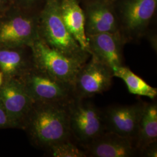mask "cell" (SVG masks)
<instances>
[{
  "instance_id": "1",
  "label": "cell",
  "mask_w": 157,
  "mask_h": 157,
  "mask_svg": "<svg viewBox=\"0 0 157 157\" xmlns=\"http://www.w3.org/2000/svg\"><path fill=\"white\" fill-rule=\"evenodd\" d=\"M67 104L34 103L23 129L34 146L45 151L58 143L71 140Z\"/></svg>"
},
{
  "instance_id": "2",
  "label": "cell",
  "mask_w": 157,
  "mask_h": 157,
  "mask_svg": "<svg viewBox=\"0 0 157 157\" xmlns=\"http://www.w3.org/2000/svg\"><path fill=\"white\" fill-rule=\"evenodd\" d=\"M39 38L47 45L65 56L84 63L91 55L79 45L64 24L59 0H46L39 13Z\"/></svg>"
},
{
  "instance_id": "3",
  "label": "cell",
  "mask_w": 157,
  "mask_h": 157,
  "mask_svg": "<svg viewBox=\"0 0 157 157\" xmlns=\"http://www.w3.org/2000/svg\"><path fill=\"white\" fill-rule=\"evenodd\" d=\"M114 4L119 33L126 43L145 36L157 12V0H117Z\"/></svg>"
},
{
  "instance_id": "4",
  "label": "cell",
  "mask_w": 157,
  "mask_h": 157,
  "mask_svg": "<svg viewBox=\"0 0 157 157\" xmlns=\"http://www.w3.org/2000/svg\"><path fill=\"white\" fill-rule=\"evenodd\" d=\"M39 38V14L13 5L0 14V46L30 47Z\"/></svg>"
},
{
  "instance_id": "5",
  "label": "cell",
  "mask_w": 157,
  "mask_h": 157,
  "mask_svg": "<svg viewBox=\"0 0 157 157\" xmlns=\"http://www.w3.org/2000/svg\"><path fill=\"white\" fill-rule=\"evenodd\" d=\"M34 102L67 104L75 98L73 86L34 65L18 78Z\"/></svg>"
},
{
  "instance_id": "6",
  "label": "cell",
  "mask_w": 157,
  "mask_h": 157,
  "mask_svg": "<svg viewBox=\"0 0 157 157\" xmlns=\"http://www.w3.org/2000/svg\"><path fill=\"white\" fill-rule=\"evenodd\" d=\"M85 100L75 98L67 104L72 137L81 147L106 131L103 112Z\"/></svg>"
},
{
  "instance_id": "7",
  "label": "cell",
  "mask_w": 157,
  "mask_h": 157,
  "mask_svg": "<svg viewBox=\"0 0 157 157\" xmlns=\"http://www.w3.org/2000/svg\"><path fill=\"white\" fill-rule=\"evenodd\" d=\"M30 47L36 67L73 87L76 75L83 63L51 48L40 38Z\"/></svg>"
},
{
  "instance_id": "8",
  "label": "cell",
  "mask_w": 157,
  "mask_h": 157,
  "mask_svg": "<svg viewBox=\"0 0 157 157\" xmlns=\"http://www.w3.org/2000/svg\"><path fill=\"white\" fill-rule=\"evenodd\" d=\"M113 77L111 67L90 56L82 65L75 78L73 84L75 98L87 99L106 91L111 86Z\"/></svg>"
},
{
  "instance_id": "9",
  "label": "cell",
  "mask_w": 157,
  "mask_h": 157,
  "mask_svg": "<svg viewBox=\"0 0 157 157\" xmlns=\"http://www.w3.org/2000/svg\"><path fill=\"white\" fill-rule=\"evenodd\" d=\"M0 100L13 128L23 130L34 102L18 78H4L0 86Z\"/></svg>"
},
{
  "instance_id": "10",
  "label": "cell",
  "mask_w": 157,
  "mask_h": 157,
  "mask_svg": "<svg viewBox=\"0 0 157 157\" xmlns=\"http://www.w3.org/2000/svg\"><path fill=\"white\" fill-rule=\"evenodd\" d=\"M80 5L84 12L87 36L104 33H119L114 1L84 0Z\"/></svg>"
},
{
  "instance_id": "11",
  "label": "cell",
  "mask_w": 157,
  "mask_h": 157,
  "mask_svg": "<svg viewBox=\"0 0 157 157\" xmlns=\"http://www.w3.org/2000/svg\"><path fill=\"white\" fill-rule=\"evenodd\" d=\"M146 102L129 105H112L102 111L105 129L135 140ZM136 143V142H135Z\"/></svg>"
},
{
  "instance_id": "12",
  "label": "cell",
  "mask_w": 157,
  "mask_h": 157,
  "mask_svg": "<svg viewBox=\"0 0 157 157\" xmlns=\"http://www.w3.org/2000/svg\"><path fill=\"white\" fill-rule=\"evenodd\" d=\"M82 147L87 157H132L139 154L134 139L107 131Z\"/></svg>"
},
{
  "instance_id": "13",
  "label": "cell",
  "mask_w": 157,
  "mask_h": 157,
  "mask_svg": "<svg viewBox=\"0 0 157 157\" xmlns=\"http://www.w3.org/2000/svg\"><path fill=\"white\" fill-rule=\"evenodd\" d=\"M91 56L112 68L124 65L123 48L126 43L119 33H104L87 36Z\"/></svg>"
},
{
  "instance_id": "14",
  "label": "cell",
  "mask_w": 157,
  "mask_h": 157,
  "mask_svg": "<svg viewBox=\"0 0 157 157\" xmlns=\"http://www.w3.org/2000/svg\"><path fill=\"white\" fill-rule=\"evenodd\" d=\"M33 65L30 47L0 46V69L4 78H19Z\"/></svg>"
},
{
  "instance_id": "15",
  "label": "cell",
  "mask_w": 157,
  "mask_h": 157,
  "mask_svg": "<svg viewBox=\"0 0 157 157\" xmlns=\"http://www.w3.org/2000/svg\"><path fill=\"white\" fill-rule=\"evenodd\" d=\"M59 5L62 20L67 30L82 48L89 53L84 12L80 3L78 0H59Z\"/></svg>"
},
{
  "instance_id": "16",
  "label": "cell",
  "mask_w": 157,
  "mask_h": 157,
  "mask_svg": "<svg viewBox=\"0 0 157 157\" xmlns=\"http://www.w3.org/2000/svg\"><path fill=\"white\" fill-rule=\"evenodd\" d=\"M156 141H157V103H146L135 139L136 146L139 152V155L143 148Z\"/></svg>"
},
{
  "instance_id": "17",
  "label": "cell",
  "mask_w": 157,
  "mask_h": 157,
  "mask_svg": "<svg viewBox=\"0 0 157 157\" xmlns=\"http://www.w3.org/2000/svg\"><path fill=\"white\" fill-rule=\"evenodd\" d=\"M114 77L121 78L132 94L147 97L154 100L157 95V89L151 86L145 80L133 73L124 65L112 68Z\"/></svg>"
},
{
  "instance_id": "18",
  "label": "cell",
  "mask_w": 157,
  "mask_h": 157,
  "mask_svg": "<svg viewBox=\"0 0 157 157\" xmlns=\"http://www.w3.org/2000/svg\"><path fill=\"white\" fill-rule=\"evenodd\" d=\"M45 151L51 157H87L83 149L79 148L71 140L58 143L50 147Z\"/></svg>"
},
{
  "instance_id": "19",
  "label": "cell",
  "mask_w": 157,
  "mask_h": 157,
  "mask_svg": "<svg viewBox=\"0 0 157 157\" xmlns=\"http://www.w3.org/2000/svg\"><path fill=\"white\" fill-rule=\"evenodd\" d=\"M46 0H12V5L27 11L39 14Z\"/></svg>"
},
{
  "instance_id": "20",
  "label": "cell",
  "mask_w": 157,
  "mask_h": 157,
  "mask_svg": "<svg viewBox=\"0 0 157 157\" xmlns=\"http://www.w3.org/2000/svg\"><path fill=\"white\" fill-rule=\"evenodd\" d=\"M13 128L6 109L0 100V129Z\"/></svg>"
},
{
  "instance_id": "21",
  "label": "cell",
  "mask_w": 157,
  "mask_h": 157,
  "mask_svg": "<svg viewBox=\"0 0 157 157\" xmlns=\"http://www.w3.org/2000/svg\"><path fill=\"white\" fill-rule=\"evenodd\" d=\"M139 155L143 157H157V141L154 142L143 148Z\"/></svg>"
},
{
  "instance_id": "22",
  "label": "cell",
  "mask_w": 157,
  "mask_h": 157,
  "mask_svg": "<svg viewBox=\"0 0 157 157\" xmlns=\"http://www.w3.org/2000/svg\"><path fill=\"white\" fill-rule=\"evenodd\" d=\"M147 36L148 41L150 43V45L151 46L153 50L157 52V34L155 33V32H151L150 30L147 32L146 34V36Z\"/></svg>"
},
{
  "instance_id": "23",
  "label": "cell",
  "mask_w": 157,
  "mask_h": 157,
  "mask_svg": "<svg viewBox=\"0 0 157 157\" xmlns=\"http://www.w3.org/2000/svg\"><path fill=\"white\" fill-rule=\"evenodd\" d=\"M12 5V0H0V14Z\"/></svg>"
},
{
  "instance_id": "24",
  "label": "cell",
  "mask_w": 157,
  "mask_h": 157,
  "mask_svg": "<svg viewBox=\"0 0 157 157\" xmlns=\"http://www.w3.org/2000/svg\"><path fill=\"white\" fill-rule=\"evenodd\" d=\"M4 75L1 71H0V86H1V84H2L3 82H4Z\"/></svg>"
},
{
  "instance_id": "25",
  "label": "cell",
  "mask_w": 157,
  "mask_h": 157,
  "mask_svg": "<svg viewBox=\"0 0 157 157\" xmlns=\"http://www.w3.org/2000/svg\"><path fill=\"white\" fill-rule=\"evenodd\" d=\"M78 1H79V2L80 3L81 2H82V1H84V0H78Z\"/></svg>"
},
{
  "instance_id": "26",
  "label": "cell",
  "mask_w": 157,
  "mask_h": 157,
  "mask_svg": "<svg viewBox=\"0 0 157 157\" xmlns=\"http://www.w3.org/2000/svg\"><path fill=\"white\" fill-rule=\"evenodd\" d=\"M113 1H117V0H112Z\"/></svg>"
}]
</instances>
